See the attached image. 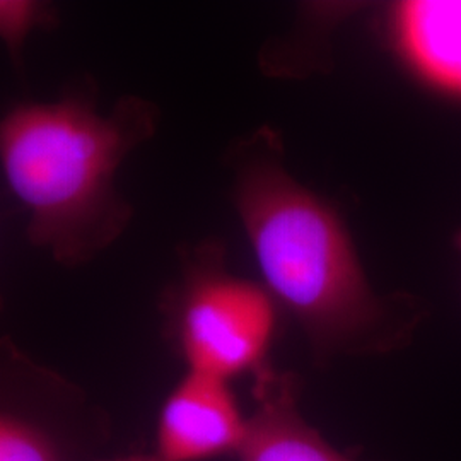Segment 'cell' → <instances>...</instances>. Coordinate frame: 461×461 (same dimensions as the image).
Instances as JSON below:
<instances>
[{
    "instance_id": "cell-2",
    "label": "cell",
    "mask_w": 461,
    "mask_h": 461,
    "mask_svg": "<svg viewBox=\"0 0 461 461\" xmlns=\"http://www.w3.org/2000/svg\"><path fill=\"white\" fill-rule=\"evenodd\" d=\"M238 207L268 294L284 304L314 352L383 350L402 339L373 294L329 205L280 169L262 166L240 185Z\"/></svg>"
},
{
    "instance_id": "cell-6",
    "label": "cell",
    "mask_w": 461,
    "mask_h": 461,
    "mask_svg": "<svg viewBox=\"0 0 461 461\" xmlns=\"http://www.w3.org/2000/svg\"><path fill=\"white\" fill-rule=\"evenodd\" d=\"M255 409L238 461H356L312 428L297 403L296 379L265 367L255 376Z\"/></svg>"
},
{
    "instance_id": "cell-10",
    "label": "cell",
    "mask_w": 461,
    "mask_h": 461,
    "mask_svg": "<svg viewBox=\"0 0 461 461\" xmlns=\"http://www.w3.org/2000/svg\"><path fill=\"white\" fill-rule=\"evenodd\" d=\"M456 245H458V248H460L461 251V232L458 234V238H456Z\"/></svg>"
},
{
    "instance_id": "cell-3",
    "label": "cell",
    "mask_w": 461,
    "mask_h": 461,
    "mask_svg": "<svg viewBox=\"0 0 461 461\" xmlns=\"http://www.w3.org/2000/svg\"><path fill=\"white\" fill-rule=\"evenodd\" d=\"M186 371L230 383L267 366L277 310L262 287L219 272L192 276L173 314Z\"/></svg>"
},
{
    "instance_id": "cell-5",
    "label": "cell",
    "mask_w": 461,
    "mask_h": 461,
    "mask_svg": "<svg viewBox=\"0 0 461 461\" xmlns=\"http://www.w3.org/2000/svg\"><path fill=\"white\" fill-rule=\"evenodd\" d=\"M247 429L248 417L230 383L186 371L161 405L154 455L161 461L236 456Z\"/></svg>"
},
{
    "instance_id": "cell-7",
    "label": "cell",
    "mask_w": 461,
    "mask_h": 461,
    "mask_svg": "<svg viewBox=\"0 0 461 461\" xmlns=\"http://www.w3.org/2000/svg\"><path fill=\"white\" fill-rule=\"evenodd\" d=\"M396 47L430 89L461 99V0H407L392 17Z\"/></svg>"
},
{
    "instance_id": "cell-4",
    "label": "cell",
    "mask_w": 461,
    "mask_h": 461,
    "mask_svg": "<svg viewBox=\"0 0 461 461\" xmlns=\"http://www.w3.org/2000/svg\"><path fill=\"white\" fill-rule=\"evenodd\" d=\"M106 436L79 390L0 348V461H83Z\"/></svg>"
},
{
    "instance_id": "cell-8",
    "label": "cell",
    "mask_w": 461,
    "mask_h": 461,
    "mask_svg": "<svg viewBox=\"0 0 461 461\" xmlns=\"http://www.w3.org/2000/svg\"><path fill=\"white\" fill-rule=\"evenodd\" d=\"M53 21L51 9L36 0H0V43L21 55L28 40Z\"/></svg>"
},
{
    "instance_id": "cell-11",
    "label": "cell",
    "mask_w": 461,
    "mask_h": 461,
    "mask_svg": "<svg viewBox=\"0 0 461 461\" xmlns=\"http://www.w3.org/2000/svg\"><path fill=\"white\" fill-rule=\"evenodd\" d=\"M0 306H2V304H0Z\"/></svg>"
},
{
    "instance_id": "cell-1",
    "label": "cell",
    "mask_w": 461,
    "mask_h": 461,
    "mask_svg": "<svg viewBox=\"0 0 461 461\" xmlns=\"http://www.w3.org/2000/svg\"><path fill=\"white\" fill-rule=\"evenodd\" d=\"M148 131L142 103L101 112L81 95L24 101L0 116V169L34 247L79 267L115 241L129 217L116 175Z\"/></svg>"
},
{
    "instance_id": "cell-9",
    "label": "cell",
    "mask_w": 461,
    "mask_h": 461,
    "mask_svg": "<svg viewBox=\"0 0 461 461\" xmlns=\"http://www.w3.org/2000/svg\"><path fill=\"white\" fill-rule=\"evenodd\" d=\"M101 461H161L154 453H133V455H125V456H116L112 460H101Z\"/></svg>"
}]
</instances>
